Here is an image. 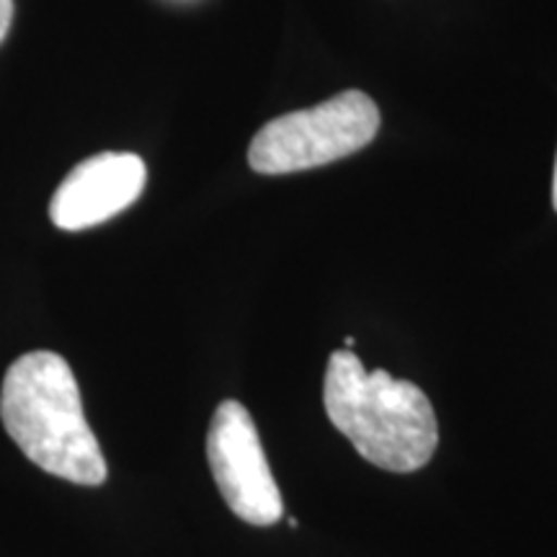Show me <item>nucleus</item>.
Instances as JSON below:
<instances>
[{
  "instance_id": "f257e3e1",
  "label": "nucleus",
  "mask_w": 557,
  "mask_h": 557,
  "mask_svg": "<svg viewBox=\"0 0 557 557\" xmlns=\"http://www.w3.org/2000/svg\"><path fill=\"white\" fill-rule=\"evenodd\" d=\"M0 418L37 468L75 485L107 483L109 468L83 410L73 369L54 351L13 361L0 387Z\"/></svg>"
},
{
  "instance_id": "f03ea898",
  "label": "nucleus",
  "mask_w": 557,
  "mask_h": 557,
  "mask_svg": "<svg viewBox=\"0 0 557 557\" xmlns=\"http://www.w3.org/2000/svg\"><path fill=\"white\" fill-rule=\"evenodd\" d=\"M323 403L333 426L380 470L416 472L434 457L438 423L426 393L385 369L367 372L348 348L331 354Z\"/></svg>"
},
{
  "instance_id": "7ed1b4c3",
  "label": "nucleus",
  "mask_w": 557,
  "mask_h": 557,
  "mask_svg": "<svg viewBox=\"0 0 557 557\" xmlns=\"http://www.w3.org/2000/svg\"><path fill=\"white\" fill-rule=\"evenodd\" d=\"M377 132V103L361 90H344L318 107L263 124L250 139L248 163L263 176L320 169L367 148Z\"/></svg>"
},
{
  "instance_id": "20e7f679",
  "label": "nucleus",
  "mask_w": 557,
  "mask_h": 557,
  "mask_svg": "<svg viewBox=\"0 0 557 557\" xmlns=\"http://www.w3.org/2000/svg\"><path fill=\"white\" fill-rule=\"evenodd\" d=\"M207 459L220 496L235 517L253 527H269L282 519V493L261 447L259 429L238 400L220 403L214 410Z\"/></svg>"
},
{
  "instance_id": "39448f33",
  "label": "nucleus",
  "mask_w": 557,
  "mask_h": 557,
  "mask_svg": "<svg viewBox=\"0 0 557 557\" xmlns=\"http://www.w3.org/2000/svg\"><path fill=\"white\" fill-rule=\"evenodd\" d=\"M145 181L148 169L135 152H101L67 173L50 201V218L70 233L96 227L135 205Z\"/></svg>"
},
{
  "instance_id": "423d86ee",
  "label": "nucleus",
  "mask_w": 557,
  "mask_h": 557,
  "mask_svg": "<svg viewBox=\"0 0 557 557\" xmlns=\"http://www.w3.org/2000/svg\"><path fill=\"white\" fill-rule=\"evenodd\" d=\"M13 18V0H0V45H3L5 34L11 29Z\"/></svg>"
},
{
  "instance_id": "0eeeda50",
  "label": "nucleus",
  "mask_w": 557,
  "mask_h": 557,
  "mask_svg": "<svg viewBox=\"0 0 557 557\" xmlns=\"http://www.w3.org/2000/svg\"><path fill=\"white\" fill-rule=\"evenodd\" d=\"M553 207L557 212V163H555V176H553Z\"/></svg>"
},
{
  "instance_id": "6e6552de",
  "label": "nucleus",
  "mask_w": 557,
  "mask_h": 557,
  "mask_svg": "<svg viewBox=\"0 0 557 557\" xmlns=\"http://www.w3.org/2000/svg\"><path fill=\"white\" fill-rule=\"evenodd\" d=\"M344 346H346V348H351V346H354V338H351V336H346V341H344Z\"/></svg>"
}]
</instances>
